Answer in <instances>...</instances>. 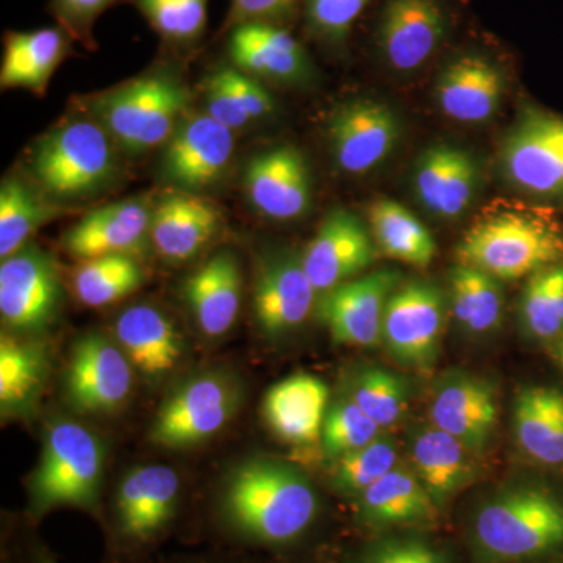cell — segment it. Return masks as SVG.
I'll list each match as a JSON object with an SVG mask.
<instances>
[{
  "instance_id": "cell-8",
  "label": "cell",
  "mask_w": 563,
  "mask_h": 563,
  "mask_svg": "<svg viewBox=\"0 0 563 563\" xmlns=\"http://www.w3.org/2000/svg\"><path fill=\"white\" fill-rule=\"evenodd\" d=\"M443 329L444 296L439 285L410 280L393 291L383 328L393 361L413 372H429L439 361Z\"/></svg>"
},
{
  "instance_id": "cell-6",
  "label": "cell",
  "mask_w": 563,
  "mask_h": 563,
  "mask_svg": "<svg viewBox=\"0 0 563 563\" xmlns=\"http://www.w3.org/2000/svg\"><path fill=\"white\" fill-rule=\"evenodd\" d=\"M106 450L95 433L76 421H57L29 484L27 520L38 521L60 507L98 514Z\"/></svg>"
},
{
  "instance_id": "cell-40",
  "label": "cell",
  "mask_w": 563,
  "mask_h": 563,
  "mask_svg": "<svg viewBox=\"0 0 563 563\" xmlns=\"http://www.w3.org/2000/svg\"><path fill=\"white\" fill-rule=\"evenodd\" d=\"M520 313L533 339L563 335V262L529 277L521 295Z\"/></svg>"
},
{
  "instance_id": "cell-31",
  "label": "cell",
  "mask_w": 563,
  "mask_h": 563,
  "mask_svg": "<svg viewBox=\"0 0 563 563\" xmlns=\"http://www.w3.org/2000/svg\"><path fill=\"white\" fill-rule=\"evenodd\" d=\"M437 506L412 470L396 466L358 496L357 517L373 528L432 521Z\"/></svg>"
},
{
  "instance_id": "cell-45",
  "label": "cell",
  "mask_w": 563,
  "mask_h": 563,
  "mask_svg": "<svg viewBox=\"0 0 563 563\" xmlns=\"http://www.w3.org/2000/svg\"><path fill=\"white\" fill-rule=\"evenodd\" d=\"M117 2L118 0H51L47 11L70 38L88 51H95L98 47L95 38L96 22Z\"/></svg>"
},
{
  "instance_id": "cell-18",
  "label": "cell",
  "mask_w": 563,
  "mask_h": 563,
  "mask_svg": "<svg viewBox=\"0 0 563 563\" xmlns=\"http://www.w3.org/2000/svg\"><path fill=\"white\" fill-rule=\"evenodd\" d=\"M243 187L252 209L268 220H298L312 206L309 163L298 147L287 144L254 155L244 169Z\"/></svg>"
},
{
  "instance_id": "cell-47",
  "label": "cell",
  "mask_w": 563,
  "mask_h": 563,
  "mask_svg": "<svg viewBox=\"0 0 563 563\" xmlns=\"http://www.w3.org/2000/svg\"><path fill=\"white\" fill-rule=\"evenodd\" d=\"M301 0H231L224 31L251 22L284 25L295 16Z\"/></svg>"
},
{
  "instance_id": "cell-7",
  "label": "cell",
  "mask_w": 563,
  "mask_h": 563,
  "mask_svg": "<svg viewBox=\"0 0 563 563\" xmlns=\"http://www.w3.org/2000/svg\"><path fill=\"white\" fill-rule=\"evenodd\" d=\"M180 479L163 465L133 470L114 496L111 533L120 553L140 554L161 542L177 520Z\"/></svg>"
},
{
  "instance_id": "cell-33",
  "label": "cell",
  "mask_w": 563,
  "mask_h": 563,
  "mask_svg": "<svg viewBox=\"0 0 563 563\" xmlns=\"http://www.w3.org/2000/svg\"><path fill=\"white\" fill-rule=\"evenodd\" d=\"M514 428L521 450L536 462L563 465V393L529 387L518 393Z\"/></svg>"
},
{
  "instance_id": "cell-34",
  "label": "cell",
  "mask_w": 563,
  "mask_h": 563,
  "mask_svg": "<svg viewBox=\"0 0 563 563\" xmlns=\"http://www.w3.org/2000/svg\"><path fill=\"white\" fill-rule=\"evenodd\" d=\"M369 231L377 250L393 261L428 268L437 255L435 239L406 207L379 199L369 207Z\"/></svg>"
},
{
  "instance_id": "cell-29",
  "label": "cell",
  "mask_w": 563,
  "mask_h": 563,
  "mask_svg": "<svg viewBox=\"0 0 563 563\" xmlns=\"http://www.w3.org/2000/svg\"><path fill=\"white\" fill-rule=\"evenodd\" d=\"M114 335L129 361L151 379L174 372L184 355V339L174 322L152 306H132L114 322Z\"/></svg>"
},
{
  "instance_id": "cell-21",
  "label": "cell",
  "mask_w": 563,
  "mask_h": 563,
  "mask_svg": "<svg viewBox=\"0 0 563 563\" xmlns=\"http://www.w3.org/2000/svg\"><path fill=\"white\" fill-rule=\"evenodd\" d=\"M151 218L152 207L140 199L99 207L63 233V250L80 262L106 255L139 258L152 246Z\"/></svg>"
},
{
  "instance_id": "cell-46",
  "label": "cell",
  "mask_w": 563,
  "mask_h": 563,
  "mask_svg": "<svg viewBox=\"0 0 563 563\" xmlns=\"http://www.w3.org/2000/svg\"><path fill=\"white\" fill-rule=\"evenodd\" d=\"M352 563H450L433 544L415 537H385L363 548Z\"/></svg>"
},
{
  "instance_id": "cell-37",
  "label": "cell",
  "mask_w": 563,
  "mask_h": 563,
  "mask_svg": "<svg viewBox=\"0 0 563 563\" xmlns=\"http://www.w3.org/2000/svg\"><path fill=\"white\" fill-rule=\"evenodd\" d=\"M451 310L459 324L473 335L495 331L503 320L501 282L457 263L451 272Z\"/></svg>"
},
{
  "instance_id": "cell-44",
  "label": "cell",
  "mask_w": 563,
  "mask_h": 563,
  "mask_svg": "<svg viewBox=\"0 0 563 563\" xmlns=\"http://www.w3.org/2000/svg\"><path fill=\"white\" fill-rule=\"evenodd\" d=\"M307 32L318 43L339 49L350 40L369 0H302Z\"/></svg>"
},
{
  "instance_id": "cell-23",
  "label": "cell",
  "mask_w": 563,
  "mask_h": 563,
  "mask_svg": "<svg viewBox=\"0 0 563 563\" xmlns=\"http://www.w3.org/2000/svg\"><path fill=\"white\" fill-rule=\"evenodd\" d=\"M506 92V74L483 52H465L448 63L435 85L440 110L462 124H483L498 113Z\"/></svg>"
},
{
  "instance_id": "cell-48",
  "label": "cell",
  "mask_w": 563,
  "mask_h": 563,
  "mask_svg": "<svg viewBox=\"0 0 563 563\" xmlns=\"http://www.w3.org/2000/svg\"><path fill=\"white\" fill-rule=\"evenodd\" d=\"M14 563H60L57 561L54 554H51L49 551L44 548L43 543L32 542L29 544L27 550H25L24 558L18 559Z\"/></svg>"
},
{
  "instance_id": "cell-19",
  "label": "cell",
  "mask_w": 563,
  "mask_h": 563,
  "mask_svg": "<svg viewBox=\"0 0 563 563\" xmlns=\"http://www.w3.org/2000/svg\"><path fill=\"white\" fill-rule=\"evenodd\" d=\"M379 257L373 233L351 210H332L302 252L303 266L318 296L362 276Z\"/></svg>"
},
{
  "instance_id": "cell-14",
  "label": "cell",
  "mask_w": 563,
  "mask_h": 563,
  "mask_svg": "<svg viewBox=\"0 0 563 563\" xmlns=\"http://www.w3.org/2000/svg\"><path fill=\"white\" fill-rule=\"evenodd\" d=\"M325 135L335 165L361 176L390 157L401 139V122L383 102L354 99L333 111Z\"/></svg>"
},
{
  "instance_id": "cell-49",
  "label": "cell",
  "mask_w": 563,
  "mask_h": 563,
  "mask_svg": "<svg viewBox=\"0 0 563 563\" xmlns=\"http://www.w3.org/2000/svg\"><path fill=\"white\" fill-rule=\"evenodd\" d=\"M559 363H561V366L563 368V339L561 342V346H559Z\"/></svg>"
},
{
  "instance_id": "cell-1",
  "label": "cell",
  "mask_w": 563,
  "mask_h": 563,
  "mask_svg": "<svg viewBox=\"0 0 563 563\" xmlns=\"http://www.w3.org/2000/svg\"><path fill=\"white\" fill-rule=\"evenodd\" d=\"M217 526L231 540L282 548L299 542L320 515V498L306 474L274 459L235 470L217 506Z\"/></svg>"
},
{
  "instance_id": "cell-15",
  "label": "cell",
  "mask_w": 563,
  "mask_h": 563,
  "mask_svg": "<svg viewBox=\"0 0 563 563\" xmlns=\"http://www.w3.org/2000/svg\"><path fill=\"white\" fill-rule=\"evenodd\" d=\"M399 285L401 274L377 269L321 295L317 312L333 342L365 347L383 342L385 309Z\"/></svg>"
},
{
  "instance_id": "cell-30",
  "label": "cell",
  "mask_w": 563,
  "mask_h": 563,
  "mask_svg": "<svg viewBox=\"0 0 563 563\" xmlns=\"http://www.w3.org/2000/svg\"><path fill=\"white\" fill-rule=\"evenodd\" d=\"M409 454L412 472L439 507L472 483L474 453L437 426L415 432Z\"/></svg>"
},
{
  "instance_id": "cell-10",
  "label": "cell",
  "mask_w": 563,
  "mask_h": 563,
  "mask_svg": "<svg viewBox=\"0 0 563 563\" xmlns=\"http://www.w3.org/2000/svg\"><path fill=\"white\" fill-rule=\"evenodd\" d=\"M239 406L235 388L220 374L192 377L169 395L152 422L151 440L166 448L195 446L217 435Z\"/></svg>"
},
{
  "instance_id": "cell-32",
  "label": "cell",
  "mask_w": 563,
  "mask_h": 563,
  "mask_svg": "<svg viewBox=\"0 0 563 563\" xmlns=\"http://www.w3.org/2000/svg\"><path fill=\"white\" fill-rule=\"evenodd\" d=\"M202 84L203 113L232 132L243 131L276 110L272 92L263 87V81L235 66H218Z\"/></svg>"
},
{
  "instance_id": "cell-38",
  "label": "cell",
  "mask_w": 563,
  "mask_h": 563,
  "mask_svg": "<svg viewBox=\"0 0 563 563\" xmlns=\"http://www.w3.org/2000/svg\"><path fill=\"white\" fill-rule=\"evenodd\" d=\"M139 11L161 36L163 43L179 54L198 49L209 27L210 0H121Z\"/></svg>"
},
{
  "instance_id": "cell-17",
  "label": "cell",
  "mask_w": 563,
  "mask_h": 563,
  "mask_svg": "<svg viewBox=\"0 0 563 563\" xmlns=\"http://www.w3.org/2000/svg\"><path fill=\"white\" fill-rule=\"evenodd\" d=\"M317 296L303 266L302 252H273L263 258L255 274L252 291L255 321L269 339L287 335L312 313Z\"/></svg>"
},
{
  "instance_id": "cell-41",
  "label": "cell",
  "mask_w": 563,
  "mask_h": 563,
  "mask_svg": "<svg viewBox=\"0 0 563 563\" xmlns=\"http://www.w3.org/2000/svg\"><path fill=\"white\" fill-rule=\"evenodd\" d=\"M398 466V448L390 437H377L361 450L336 459L332 470V487L347 496H361L385 474Z\"/></svg>"
},
{
  "instance_id": "cell-35",
  "label": "cell",
  "mask_w": 563,
  "mask_h": 563,
  "mask_svg": "<svg viewBox=\"0 0 563 563\" xmlns=\"http://www.w3.org/2000/svg\"><path fill=\"white\" fill-rule=\"evenodd\" d=\"M47 357L43 344L2 335L0 340V409L3 417L29 412L43 391Z\"/></svg>"
},
{
  "instance_id": "cell-25",
  "label": "cell",
  "mask_w": 563,
  "mask_h": 563,
  "mask_svg": "<svg viewBox=\"0 0 563 563\" xmlns=\"http://www.w3.org/2000/svg\"><path fill=\"white\" fill-rule=\"evenodd\" d=\"M221 224V211L207 199L169 190L152 206L151 244L166 262H188L217 236Z\"/></svg>"
},
{
  "instance_id": "cell-28",
  "label": "cell",
  "mask_w": 563,
  "mask_h": 563,
  "mask_svg": "<svg viewBox=\"0 0 563 563\" xmlns=\"http://www.w3.org/2000/svg\"><path fill=\"white\" fill-rule=\"evenodd\" d=\"M329 388L312 374H292L273 385L263 401L269 428L284 442L307 446L321 440Z\"/></svg>"
},
{
  "instance_id": "cell-36",
  "label": "cell",
  "mask_w": 563,
  "mask_h": 563,
  "mask_svg": "<svg viewBox=\"0 0 563 563\" xmlns=\"http://www.w3.org/2000/svg\"><path fill=\"white\" fill-rule=\"evenodd\" d=\"M60 214L36 185L21 177H5L0 185V257L7 258L29 244L43 225Z\"/></svg>"
},
{
  "instance_id": "cell-13",
  "label": "cell",
  "mask_w": 563,
  "mask_h": 563,
  "mask_svg": "<svg viewBox=\"0 0 563 563\" xmlns=\"http://www.w3.org/2000/svg\"><path fill=\"white\" fill-rule=\"evenodd\" d=\"M235 154V132L207 113L187 114L163 146L162 176L173 190L198 192L220 184Z\"/></svg>"
},
{
  "instance_id": "cell-43",
  "label": "cell",
  "mask_w": 563,
  "mask_h": 563,
  "mask_svg": "<svg viewBox=\"0 0 563 563\" xmlns=\"http://www.w3.org/2000/svg\"><path fill=\"white\" fill-rule=\"evenodd\" d=\"M379 432V426L350 396L340 399L328 410L320 442L324 453L336 461L374 442Z\"/></svg>"
},
{
  "instance_id": "cell-5",
  "label": "cell",
  "mask_w": 563,
  "mask_h": 563,
  "mask_svg": "<svg viewBox=\"0 0 563 563\" xmlns=\"http://www.w3.org/2000/svg\"><path fill=\"white\" fill-rule=\"evenodd\" d=\"M455 255L499 282L529 279L563 262V233L542 211H493L463 235Z\"/></svg>"
},
{
  "instance_id": "cell-26",
  "label": "cell",
  "mask_w": 563,
  "mask_h": 563,
  "mask_svg": "<svg viewBox=\"0 0 563 563\" xmlns=\"http://www.w3.org/2000/svg\"><path fill=\"white\" fill-rule=\"evenodd\" d=\"M184 299L203 335L231 331L242 306L243 277L232 252H218L184 282Z\"/></svg>"
},
{
  "instance_id": "cell-2",
  "label": "cell",
  "mask_w": 563,
  "mask_h": 563,
  "mask_svg": "<svg viewBox=\"0 0 563 563\" xmlns=\"http://www.w3.org/2000/svg\"><path fill=\"white\" fill-rule=\"evenodd\" d=\"M473 547L481 561H531L563 550V496L518 485L496 493L477 509Z\"/></svg>"
},
{
  "instance_id": "cell-3",
  "label": "cell",
  "mask_w": 563,
  "mask_h": 563,
  "mask_svg": "<svg viewBox=\"0 0 563 563\" xmlns=\"http://www.w3.org/2000/svg\"><path fill=\"white\" fill-rule=\"evenodd\" d=\"M33 184L52 202L87 201L120 176L117 143L95 118H74L41 136L31 151Z\"/></svg>"
},
{
  "instance_id": "cell-4",
  "label": "cell",
  "mask_w": 563,
  "mask_h": 563,
  "mask_svg": "<svg viewBox=\"0 0 563 563\" xmlns=\"http://www.w3.org/2000/svg\"><path fill=\"white\" fill-rule=\"evenodd\" d=\"M88 114L131 155L165 146L187 117L190 95L177 74L155 69L85 99Z\"/></svg>"
},
{
  "instance_id": "cell-39",
  "label": "cell",
  "mask_w": 563,
  "mask_h": 563,
  "mask_svg": "<svg viewBox=\"0 0 563 563\" xmlns=\"http://www.w3.org/2000/svg\"><path fill=\"white\" fill-rule=\"evenodd\" d=\"M144 272L139 258L129 255H106L90 258L74 273V292L88 307H103L140 290Z\"/></svg>"
},
{
  "instance_id": "cell-11",
  "label": "cell",
  "mask_w": 563,
  "mask_h": 563,
  "mask_svg": "<svg viewBox=\"0 0 563 563\" xmlns=\"http://www.w3.org/2000/svg\"><path fill=\"white\" fill-rule=\"evenodd\" d=\"M63 288L57 266L38 246L25 244L0 265V314L11 331L38 333L60 310Z\"/></svg>"
},
{
  "instance_id": "cell-12",
  "label": "cell",
  "mask_w": 563,
  "mask_h": 563,
  "mask_svg": "<svg viewBox=\"0 0 563 563\" xmlns=\"http://www.w3.org/2000/svg\"><path fill=\"white\" fill-rule=\"evenodd\" d=\"M453 29L444 0H385L376 46L385 65L399 74L424 68L442 49Z\"/></svg>"
},
{
  "instance_id": "cell-20",
  "label": "cell",
  "mask_w": 563,
  "mask_h": 563,
  "mask_svg": "<svg viewBox=\"0 0 563 563\" xmlns=\"http://www.w3.org/2000/svg\"><path fill=\"white\" fill-rule=\"evenodd\" d=\"M499 402L495 387L470 373L444 376L429 402L432 424L455 437L472 453H483L498 424Z\"/></svg>"
},
{
  "instance_id": "cell-16",
  "label": "cell",
  "mask_w": 563,
  "mask_h": 563,
  "mask_svg": "<svg viewBox=\"0 0 563 563\" xmlns=\"http://www.w3.org/2000/svg\"><path fill=\"white\" fill-rule=\"evenodd\" d=\"M132 363L121 346L99 333L81 336L66 372V398L87 415L117 412L132 390Z\"/></svg>"
},
{
  "instance_id": "cell-42",
  "label": "cell",
  "mask_w": 563,
  "mask_h": 563,
  "mask_svg": "<svg viewBox=\"0 0 563 563\" xmlns=\"http://www.w3.org/2000/svg\"><path fill=\"white\" fill-rule=\"evenodd\" d=\"M351 398L380 429L401 420L409 401V387L398 374L366 368L355 376Z\"/></svg>"
},
{
  "instance_id": "cell-27",
  "label": "cell",
  "mask_w": 563,
  "mask_h": 563,
  "mask_svg": "<svg viewBox=\"0 0 563 563\" xmlns=\"http://www.w3.org/2000/svg\"><path fill=\"white\" fill-rule=\"evenodd\" d=\"M74 40L62 27L7 32L3 35L0 87L46 95L52 77L73 51Z\"/></svg>"
},
{
  "instance_id": "cell-22",
  "label": "cell",
  "mask_w": 563,
  "mask_h": 563,
  "mask_svg": "<svg viewBox=\"0 0 563 563\" xmlns=\"http://www.w3.org/2000/svg\"><path fill=\"white\" fill-rule=\"evenodd\" d=\"M225 33L231 65L257 80L303 84L313 76L309 52L285 25L251 22Z\"/></svg>"
},
{
  "instance_id": "cell-24",
  "label": "cell",
  "mask_w": 563,
  "mask_h": 563,
  "mask_svg": "<svg viewBox=\"0 0 563 563\" xmlns=\"http://www.w3.org/2000/svg\"><path fill=\"white\" fill-rule=\"evenodd\" d=\"M479 174V165L468 151L454 144H433L415 165V195L433 217L455 220L476 199Z\"/></svg>"
},
{
  "instance_id": "cell-9",
  "label": "cell",
  "mask_w": 563,
  "mask_h": 563,
  "mask_svg": "<svg viewBox=\"0 0 563 563\" xmlns=\"http://www.w3.org/2000/svg\"><path fill=\"white\" fill-rule=\"evenodd\" d=\"M501 168L518 190L542 199H563V117L528 110L507 133Z\"/></svg>"
}]
</instances>
